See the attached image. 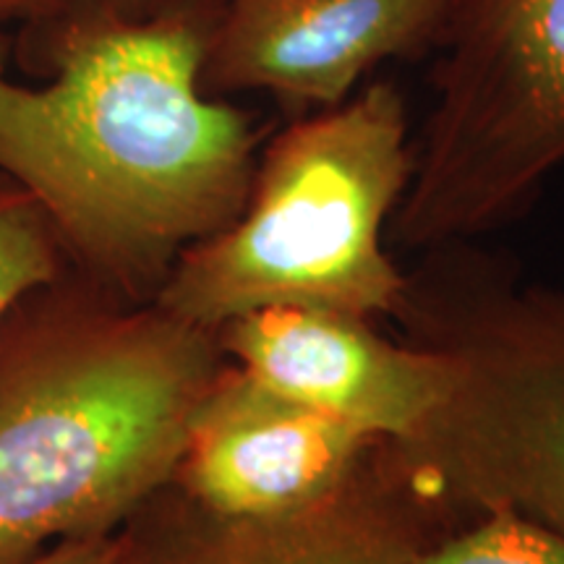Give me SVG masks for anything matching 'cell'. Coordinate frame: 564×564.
<instances>
[{"label":"cell","instance_id":"6","mask_svg":"<svg viewBox=\"0 0 564 564\" xmlns=\"http://www.w3.org/2000/svg\"><path fill=\"white\" fill-rule=\"evenodd\" d=\"M453 525L377 444L340 491L280 518L212 512L167 484L116 531V564H411Z\"/></svg>","mask_w":564,"mask_h":564},{"label":"cell","instance_id":"7","mask_svg":"<svg viewBox=\"0 0 564 564\" xmlns=\"http://www.w3.org/2000/svg\"><path fill=\"white\" fill-rule=\"evenodd\" d=\"M463 0H223L202 89L267 91L291 116L335 108L384 61L436 53Z\"/></svg>","mask_w":564,"mask_h":564},{"label":"cell","instance_id":"4","mask_svg":"<svg viewBox=\"0 0 564 564\" xmlns=\"http://www.w3.org/2000/svg\"><path fill=\"white\" fill-rule=\"evenodd\" d=\"M408 340L449 387L419 434L387 444L421 499L453 523L512 510L564 535V291L447 262L408 278Z\"/></svg>","mask_w":564,"mask_h":564},{"label":"cell","instance_id":"9","mask_svg":"<svg viewBox=\"0 0 564 564\" xmlns=\"http://www.w3.org/2000/svg\"><path fill=\"white\" fill-rule=\"evenodd\" d=\"M377 444L225 361L196 408L173 486L212 512L280 518L340 491Z\"/></svg>","mask_w":564,"mask_h":564},{"label":"cell","instance_id":"5","mask_svg":"<svg viewBox=\"0 0 564 564\" xmlns=\"http://www.w3.org/2000/svg\"><path fill=\"white\" fill-rule=\"evenodd\" d=\"M390 232L436 251L512 223L564 165V0H463Z\"/></svg>","mask_w":564,"mask_h":564},{"label":"cell","instance_id":"8","mask_svg":"<svg viewBox=\"0 0 564 564\" xmlns=\"http://www.w3.org/2000/svg\"><path fill=\"white\" fill-rule=\"evenodd\" d=\"M225 361L272 392L400 444L421 432L449 387L442 356L384 340L371 319L316 306H272L215 333Z\"/></svg>","mask_w":564,"mask_h":564},{"label":"cell","instance_id":"13","mask_svg":"<svg viewBox=\"0 0 564 564\" xmlns=\"http://www.w3.org/2000/svg\"><path fill=\"white\" fill-rule=\"evenodd\" d=\"M32 564H116V533L100 539L63 541Z\"/></svg>","mask_w":564,"mask_h":564},{"label":"cell","instance_id":"2","mask_svg":"<svg viewBox=\"0 0 564 564\" xmlns=\"http://www.w3.org/2000/svg\"><path fill=\"white\" fill-rule=\"evenodd\" d=\"M225 366L215 333L74 270L0 322V564L112 535L173 484Z\"/></svg>","mask_w":564,"mask_h":564},{"label":"cell","instance_id":"3","mask_svg":"<svg viewBox=\"0 0 564 564\" xmlns=\"http://www.w3.org/2000/svg\"><path fill=\"white\" fill-rule=\"evenodd\" d=\"M413 160L408 102L392 82L299 116L259 152L241 215L183 251L152 303L209 333L272 306L398 316L408 278L384 230Z\"/></svg>","mask_w":564,"mask_h":564},{"label":"cell","instance_id":"12","mask_svg":"<svg viewBox=\"0 0 564 564\" xmlns=\"http://www.w3.org/2000/svg\"><path fill=\"white\" fill-rule=\"evenodd\" d=\"M91 3H110V0H0V32L42 24Z\"/></svg>","mask_w":564,"mask_h":564},{"label":"cell","instance_id":"1","mask_svg":"<svg viewBox=\"0 0 564 564\" xmlns=\"http://www.w3.org/2000/svg\"><path fill=\"white\" fill-rule=\"evenodd\" d=\"M223 0L91 3L0 32V173L66 262L152 303L181 253L249 202L262 131L202 89Z\"/></svg>","mask_w":564,"mask_h":564},{"label":"cell","instance_id":"10","mask_svg":"<svg viewBox=\"0 0 564 564\" xmlns=\"http://www.w3.org/2000/svg\"><path fill=\"white\" fill-rule=\"evenodd\" d=\"M411 564H564V535L520 512L491 510L436 535Z\"/></svg>","mask_w":564,"mask_h":564},{"label":"cell","instance_id":"11","mask_svg":"<svg viewBox=\"0 0 564 564\" xmlns=\"http://www.w3.org/2000/svg\"><path fill=\"white\" fill-rule=\"evenodd\" d=\"M70 270L45 212L0 173V322L17 303Z\"/></svg>","mask_w":564,"mask_h":564},{"label":"cell","instance_id":"14","mask_svg":"<svg viewBox=\"0 0 564 564\" xmlns=\"http://www.w3.org/2000/svg\"><path fill=\"white\" fill-rule=\"evenodd\" d=\"M110 3H123V6H147L150 0H110Z\"/></svg>","mask_w":564,"mask_h":564}]
</instances>
